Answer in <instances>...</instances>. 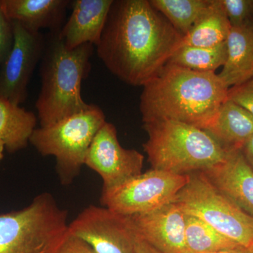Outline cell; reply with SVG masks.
<instances>
[{
  "label": "cell",
  "mask_w": 253,
  "mask_h": 253,
  "mask_svg": "<svg viewBox=\"0 0 253 253\" xmlns=\"http://www.w3.org/2000/svg\"><path fill=\"white\" fill-rule=\"evenodd\" d=\"M183 38L149 0H117L96 52L113 76L129 85L143 86L168 64Z\"/></svg>",
  "instance_id": "cell-1"
},
{
  "label": "cell",
  "mask_w": 253,
  "mask_h": 253,
  "mask_svg": "<svg viewBox=\"0 0 253 253\" xmlns=\"http://www.w3.org/2000/svg\"><path fill=\"white\" fill-rule=\"evenodd\" d=\"M228 91L216 73L168 63L143 86L139 102L143 123L170 120L204 129L227 99Z\"/></svg>",
  "instance_id": "cell-2"
},
{
  "label": "cell",
  "mask_w": 253,
  "mask_h": 253,
  "mask_svg": "<svg viewBox=\"0 0 253 253\" xmlns=\"http://www.w3.org/2000/svg\"><path fill=\"white\" fill-rule=\"evenodd\" d=\"M59 31L50 32L45 38L41 61V89L36 103L41 126H51L91 106L83 99L81 87L90 71L94 45L68 49Z\"/></svg>",
  "instance_id": "cell-3"
},
{
  "label": "cell",
  "mask_w": 253,
  "mask_h": 253,
  "mask_svg": "<svg viewBox=\"0 0 253 253\" xmlns=\"http://www.w3.org/2000/svg\"><path fill=\"white\" fill-rule=\"evenodd\" d=\"M144 150L152 169L179 175L204 172L224 161L229 151L204 129L170 120L144 123Z\"/></svg>",
  "instance_id": "cell-4"
},
{
  "label": "cell",
  "mask_w": 253,
  "mask_h": 253,
  "mask_svg": "<svg viewBox=\"0 0 253 253\" xmlns=\"http://www.w3.org/2000/svg\"><path fill=\"white\" fill-rule=\"evenodd\" d=\"M68 211L49 193L0 214V253H61L69 237Z\"/></svg>",
  "instance_id": "cell-5"
},
{
  "label": "cell",
  "mask_w": 253,
  "mask_h": 253,
  "mask_svg": "<svg viewBox=\"0 0 253 253\" xmlns=\"http://www.w3.org/2000/svg\"><path fill=\"white\" fill-rule=\"evenodd\" d=\"M106 122L96 104L51 126L36 128L30 143L43 156H54L61 184L68 185L84 166L86 153L98 131Z\"/></svg>",
  "instance_id": "cell-6"
},
{
  "label": "cell",
  "mask_w": 253,
  "mask_h": 253,
  "mask_svg": "<svg viewBox=\"0 0 253 253\" xmlns=\"http://www.w3.org/2000/svg\"><path fill=\"white\" fill-rule=\"evenodd\" d=\"M173 202L241 247L253 249V217L219 192L202 172L189 174Z\"/></svg>",
  "instance_id": "cell-7"
},
{
  "label": "cell",
  "mask_w": 253,
  "mask_h": 253,
  "mask_svg": "<svg viewBox=\"0 0 253 253\" xmlns=\"http://www.w3.org/2000/svg\"><path fill=\"white\" fill-rule=\"evenodd\" d=\"M188 179L189 174L151 169L120 185L103 189L100 201L104 207L122 215L144 214L172 202Z\"/></svg>",
  "instance_id": "cell-8"
},
{
  "label": "cell",
  "mask_w": 253,
  "mask_h": 253,
  "mask_svg": "<svg viewBox=\"0 0 253 253\" xmlns=\"http://www.w3.org/2000/svg\"><path fill=\"white\" fill-rule=\"evenodd\" d=\"M68 233L95 253H134L136 234L130 217L106 207L88 206L70 223Z\"/></svg>",
  "instance_id": "cell-9"
},
{
  "label": "cell",
  "mask_w": 253,
  "mask_h": 253,
  "mask_svg": "<svg viewBox=\"0 0 253 253\" xmlns=\"http://www.w3.org/2000/svg\"><path fill=\"white\" fill-rule=\"evenodd\" d=\"M144 161L139 151L121 146L116 126L106 121L88 149L84 166L102 178L103 189H109L141 174Z\"/></svg>",
  "instance_id": "cell-10"
},
{
  "label": "cell",
  "mask_w": 253,
  "mask_h": 253,
  "mask_svg": "<svg viewBox=\"0 0 253 253\" xmlns=\"http://www.w3.org/2000/svg\"><path fill=\"white\" fill-rule=\"evenodd\" d=\"M11 23L14 43L0 68V96L20 105L27 99L28 84L41 61L45 37L41 32L28 31L18 23Z\"/></svg>",
  "instance_id": "cell-11"
},
{
  "label": "cell",
  "mask_w": 253,
  "mask_h": 253,
  "mask_svg": "<svg viewBox=\"0 0 253 253\" xmlns=\"http://www.w3.org/2000/svg\"><path fill=\"white\" fill-rule=\"evenodd\" d=\"M129 217L136 235L160 252L188 253L186 214L175 203Z\"/></svg>",
  "instance_id": "cell-12"
},
{
  "label": "cell",
  "mask_w": 253,
  "mask_h": 253,
  "mask_svg": "<svg viewBox=\"0 0 253 253\" xmlns=\"http://www.w3.org/2000/svg\"><path fill=\"white\" fill-rule=\"evenodd\" d=\"M202 172L219 192L253 217V168L242 150L229 151L224 161Z\"/></svg>",
  "instance_id": "cell-13"
},
{
  "label": "cell",
  "mask_w": 253,
  "mask_h": 253,
  "mask_svg": "<svg viewBox=\"0 0 253 253\" xmlns=\"http://www.w3.org/2000/svg\"><path fill=\"white\" fill-rule=\"evenodd\" d=\"M114 0L71 1V14L58 33L68 49L99 42Z\"/></svg>",
  "instance_id": "cell-14"
},
{
  "label": "cell",
  "mask_w": 253,
  "mask_h": 253,
  "mask_svg": "<svg viewBox=\"0 0 253 253\" xmlns=\"http://www.w3.org/2000/svg\"><path fill=\"white\" fill-rule=\"evenodd\" d=\"M70 4L69 0H0L9 21L33 32L60 31Z\"/></svg>",
  "instance_id": "cell-15"
},
{
  "label": "cell",
  "mask_w": 253,
  "mask_h": 253,
  "mask_svg": "<svg viewBox=\"0 0 253 253\" xmlns=\"http://www.w3.org/2000/svg\"><path fill=\"white\" fill-rule=\"evenodd\" d=\"M204 130L227 151L242 149L253 135V115L227 99Z\"/></svg>",
  "instance_id": "cell-16"
},
{
  "label": "cell",
  "mask_w": 253,
  "mask_h": 253,
  "mask_svg": "<svg viewBox=\"0 0 253 253\" xmlns=\"http://www.w3.org/2000/svg\"><path fill=\"white\" fill-rule=\"evenodd\" d=\"M226 44L225 63L218 76L229 89L253 78V26L231 27Z\"/></svg>",
  "instance_id": "cell-17"
},
{
  "label": "cell",
  "mask_w": 253,
  "mask_h": 253,
  "mask_svg": "<svg viewBox=\"0 0 253 253\" xmlns=\"http://www.w3.org/2000/svg\"><path fill=\"white\" fill-rule=\"evenodd\" d=\"M36 126L34 113L0 96V141L8 152L25 149Z\"/></svg>",
  "instance_id": "cell-18"
},
{
  "label": "cell",
  "mask_w": 253,
  "mask_h": 253,
  "mask_svg": "<svg viewBox=\"0 0 253 253\" xmlns=\"http://www.w3.org/2000/svg\"><path fill=\"white\" fill-rule=\"evenodd\" d=\"M231 24L219 0H211V4L184 36L181 46L212 47L225 42Z\"/></svg>",
  "instance_id": "cell-19"
},
{
  "label": "cell",
  "mask_w": 253,
  "mask_h": 253,
  "mask_svg": "<svg viewBox=\"0 0 253 253\" xmlns=\"http://www.w3.org/2000/svg\"><path fill=\"white\" fill-rule=\"evenodd\" d=\"M172 27L186 36L211 4V0H149Z\"/></svg>",
  "instance_id": "cell-20"
},
{
  "label": "cell",
  "mask_w": 253,
  "mask_h": 253,
  "mask_svg": "<svg viewBox=\"0 0 253 253\" xmlns=\"http://www.w3.org/2000/svg\"><path fill=\"white\" fill-rule=\"evenodd\" d=\"M185 239L188 253H212L240 246L207 223L188 214H186Z\"/></svg>",
  "instance_id": "cell-21"
},
{
  "label": "cell",
  "mask_w": 253,
  "mask_h": 253,
  "mask_svg": "<svg viewBox=\"0 0 253 253\" xmlns=\"http://www.w3.org/2000/svg\"><path fill=\"white\" fill-rule=\"evenodd\" d=\"M226 58L225 42L212 47L181 46L168 63L199 72L215 73L222 67Z\"/></svg>",
  "instance_id": "cell-22"
},
{
  "label": "cell",
  "mask_w": 253,
  "mask_h": 253,
  "mask_svg": "<svg viewBox=\"0 0 253 253\" xmlns=\"http://www.w3.org/2000/svg\"><path fill=\"white\" fill-rule=\"evenodd\" d=\"M231 27L253 26V0H219Z\"/></svg>",
  "instance_id": "cell-23"
},
{
  "label": "cell",
  "mask_w": 253,
  "mask_h": 253,
  "mask_svg": "<svg viewBox=\"0 0 253 253\" xmlns=\"http://www.w3.org/2000/svg\"><path fill=\"white\" fill-rule=\"evenodd\" d=\"M14 43L12 23L6 17L0 5V68L9 55Z\"/></svg>",
  "instance_id": "cell-24"
},
{
  "label": "cell",
  "mask_w": 253,
  "mask_h": 253,
  "mask_svg": "<svg viewBox=\"0 0 253 253\" xmlns=\"http://www.w3.org/2000/svg\"><path fill=\"white\" fill-rule=\"evenodd\" d=\"M227 99L242 106L253 115V78L244 84L229 88Z\"/></svg>",
  "instance_id": "cell-25"
},
{
  "label": "cell",
  "mask_w": 253,
  "mask_h": 253,
  "mask_svg": "<svg viewBox=\"0 0 253 253\" xmlns=\"http://www.w3.org/2000/svg\"><path fill=\"white\" fill-rule=\"evenodd\" d=\"M61 253H95L94 251L82 241L73 236H69L63 246Z\"/></svg>",
  "instance_id": "cell-26"
},
{
  "label": "cell",
  "mask_w": 253,
  "mask_h": 253,
  "mask_svg": "<svg viewBox=\"0 0 253 253\" xmlns=\"http://www.w3.org/2000/svg\"><path fill=\"white\" fill-rule=\"evenodd\" d=\"M134 253H163L154 249L140 237L136 235L134 241Z\"/></svg>",
  "instance_id": "cell-27"
},
{
  "label": "cell",
  "mask_w": 253,
  "mask_h": 253,
  "mask_svg": "<svg viewBox=\"0 0 253 253\" xmlns=\"http://www.w3.org/2000/svg\"><path fill=\"white\" fill-rule=\"evenodd\" d=\"M241 150H242L245 157L253 168V135L245 144L244 147Z\"/></svg>",
  "instance_id": "cell-28"
},
{
  "label": "cell",
  "mask_w": 253,
  "mask_h": 253,
  "mask_svg": "<svg viewBox=\"0 0 253 253\" xmlns=\"http://www.w3.org/2000/svg\"><path fill=\"white\" fill-rule=\"evenodd\" d=\"M212 253H252L249 250L245 249L244 247L235 248V249L223 250V251H217V252Z\"/></svg>",
  "instance_id": "cell-29"
},
{
  "label": "cell",
  "mask_w": 253,
  "mask_h": 253,
  "mask_svg": "<svg viewBox=\"0 0 253 253\" xmlns=\"http://www.w3.org/2000/svg\"><path fill=\"white\" fill-rule=\"evenodd\" d=\"M4 144H2L1 141H0V162H1V160L4 158Z\"/></svg>",
  "instance_id": "cell-30"
},
{
  "label": "cell",
  "mask_w": 253,
  "mask_h": 253,
  "mask_svg": "<svg viewBox=\"0 0 253 253\" xmlns=\"http://www.w3.org/2000/svg\"><path fill=\"white\" fill-rule=\"evenodd\" d=\"M251 253H253V249L251 251Z\"/></svg>",
  "instance_id": "cell-31"
}]
</instances>
